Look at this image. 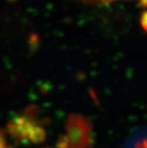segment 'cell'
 <instances>
[{"instance_id":"cell-1","label":"cell","mask_w":147,"mask_h":148,"mask_svg":"<svg viewBox=\"0 0 147 148\" xmlns=\"http://www.w3.org/2000/svg\"><path fill=\"white\" fill-rule=\"evenodd\" d=\"M66 134L59 138L57 148H93V126L88 119L71 114L65 125Z\"/></svg>"},{"instance_id":"cell-2","label":"cell","mask_w":147,"mask_h":148,"mask_svg":"<svg viewBox=\"0 0 147 148\" xmlns=\"http://www.w3.org/2000/svg\"><path fill=\"white\" fill-rule=\"evenodd\" d=\"M10 134L19 141L39 143L45 140L46 131L31 116H19L8 123Z\"/></svg>"},{"instance_id":"cell-3","label":"cell","mask_w":147,"mask_h":148,"mask_svg":"<svg viewBox=\"0 0 147 148\" xmlns=\"http://www.w3.org/2000/svg\"><path fill=\"white\" fill-rule=\"evenodd\" d=\"M0 148H12L6 140L3 131H0Z\"/></svg>"},{"instance_id":"cell-4","label":"cell","mask_w":147,"mask_h":148,"mask_svg":"<svg viewBox=\"0 0 147 148\" xmlns=\"http://www.w3.org/2000/svg\"><path fill=\"white\" fill-rule=\"evenodd\" d=\"M140 24L143 28V30L147 33V11L143 12L140 16Z\"/></svg>"},{"instance_id":"cell-5","label":"cell","mask_w":147,"mask_h":148,"mask_svg":"<svg viewBox=\"0 0 147 148\" xmlns=\"http://www.w3.org/2000/svg\"><path fill=\"white\" fill-rule=\"evenodd\" d=\"M139 6L147 8V0H139Z\"/></svg>"},{"instance_id":"cell-6","label":"cell","mask_w":147,"mask_h":148,"mask_svg":"<svg viewBox=\"0 0 147 148\" xmlns=\"http://www.w3.org/2000/svg\"><path fill=\"white\" fill-rule=\"evenodd\" d=\"M101 1H102V2H110V1H113V0H101Z\"/></svg>"},{"instance_id":"cell-7","label":"cell","mask_w":147,"mask_h":148,"mask_svg":"<svg viewBox=\"0 0 147 148\" xmlns=\"http://www.w3.org/2000/svg\"><path fill=\"white\" fill-rule=\"evenodd\" d=\"M8 1H15V0H8Z\"/></svg>"}]
</instances>
